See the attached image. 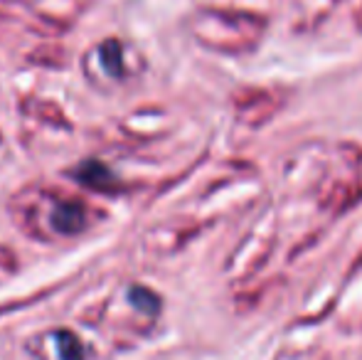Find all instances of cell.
I'll use <instances>...</instances> for the list:
<instances>
[{
  "label": "cell",
  "mask_w": 362,
  "mask_h": 360,
  "mask_svg": "<svg viewBox=\"0 0 362 360\" xmlns=\"http://www.w3.org/2000/svg\"><path fill=\"white\" fill-rule=\"evenodd\" d=\"M264 23L259 15L239 10L205 8L190 20V30L202 47L222 54H244L257 50L264 37Z\"/></svg>",
  "instance_id": "obj_1"
},
{
  "label": "cell",
  "mask_w": 362,
  "mask_h": 360,
  "mask_svg": "<svg viewBox=\"0 0 362 360\" xmlns=\"http://www.w3.org/2000/svg\"><path fill=\"white\" fill-rule=\"evenodd\" d=\"M47 200H49L47 220H49V227L54 230V235L76 237L84 230H89L91 210L84 200H79V197H67L59 190L47 192Z\"/></svg>",
  "instance_id": "obj_2"
},
{
  "label": "cell",
  "mask_w": 362,
  "mask_h": 360,
  "mask_svg": "<svg viewBox=\"0 0 362 360\" xmlns=\"http://www.w3.org/2000/svg\"><path fill=\"white\" fill-rule=\"evenodd\" d=\"M124 54H126L124 45H121L116 37H109V40H104L101 45H96L94 50H89V54H86V57L96 59V62L104 67V72L109 74L111 82H121V79H126V74H129Z\"/></svg>",
  "instance_id": "obj_3"
},
{
  "label": "cell",
  "mask_w": 362,
  "mask_h": 360,
  "mask_svg": "<svg viewBox=\"0 0 362 360\" xmlns=\"http://www.w3.org/2000/svg\"><path fill=\"white\" fill-rule=\"evenodd\" d=\"M274 111H276V99H274V94H269V91L257 89L239 99V119H244L252 126H259V124H264V121H269Z\"/></svg>",
  "instance_id": "obj_4"
},
{
  "label": "cell",
  "mask_w": 362,
  "mask_h": 360,
  "mask_svg": "<svg viewBox=\"0 0 362 360\" xmlns=\"http://www.w3.org/2000/svg\"><path fill=\"white\" fill-rule=\"evenodd\" d=\"M72 178H76L81 185L91 187L96 192H119V180L111 175V170L99 161H84L79 168L74 170Z\"/></svg>",
  "instance_id": "obj_5"
},
{
  "label": "cell",
  "mask_w": 362,
  "mask_h": 360,
  "mask_svg": "<svg viewBox=\"0 0 362 360\" xmlns=\"http://www.w3.org/2000/svg\"><path fill=\"white\" fill-rule=\"evenodd\" d=\"M59 356L62 360H84V351H81V343L76 341L74 336H69V333H59Z\"/></svg>",
  "instance_id": "obj_6"
}]
</instances>
